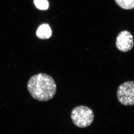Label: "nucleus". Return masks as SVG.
Listing matches in <instances>:
<instances>
[{
	"instance_id": "nucleus-5",
	"label": "nucleus",
	"mask_w": 134,
	"mask_h": 134,
	"mask_svg": "<svg viewBox=\"0 0 134 134\" xmlns=\"http://www.w3.org/2000/svg\"><path fill=\"white\" fill-rule=\"evenodd\" d=\"M36 34L37 37L41 39H47L52 36V30L49 24H43L38 27Z\"/></svg>"
},
{
	"instance_id": "nucleus-3",
	"label": "nucleus",
	"mask_w": 134,
	"mask_h": 134,
	"mask_svg": "<svg viewBox=\"0 0 134 134\" xmlns=\"http://www.w3.org/2000/svg\"><path fill=\"white\" fill-rule=\"evenodd\" d=\"M117 97L123 105H134V81H127L120 85L117 91Z\"/></svg>"
},
{
	"instance_id": "nucleus-7",
	"label": "nucleus",
	"mask_w": 134,
	"mask_h": 134,
	"mask_svg": "<svg viewBox=\"0 0 134 134\" xmlns=\"http://www.w3.org/2000/svg\"><path fill=\"white\" fill-rule=\"evenodd\" d=\"M34 3L36 7L41 10H46L49 6L47 0H34Z\"/></svg>"
},
{
	"instance_id": "nucleus-4",
	"label": "nucleus",
	"mask_w": 134,
	"mask_h": 134,
	"mask_svg": "<svg viewBox=\"0 0 134 134\" xmlns=\"http://www.w3.org/2000/svg\"><path fill=\"white\" fill-rule=\"evenodd\" d=\"M133 35L128 30H122L117 36L115 45L119 51L121 52H128L134 46Z\"/></svg>"
},
{
	"instance_id": "nucleus-1",
	"label": "nucleus",
	"mask_w": 134,
	"mask_h": 134,
	"mask_svg": "<svg viewBox=\"0 0 134 134\" xmlns=\"http://www.w3.org/2000/svg\"><path fill=\"white\" fill-rule=\"evenodd\" d=\"M27 88L32 97L40 101H47L53 99L57 89L54 79L45 73L32 76L28 81Z\"/></svg>"
},
{
	"instance_id": "nucleus-6",
	"label": "nucleus",
	"mask_w": 134,
	"mask_h": 134,
	"mask_svg": "<svg viewBox=\"0 0 134 134\" xmlns=\"http://www.w3.org/2000/svg\"><path fill=\"white\" fill-rule=\"evenodd\" d=\"M118 6L124 10L134 8V0H115Z\"/></svg>"
},
{
	"instance_id": "nucleus-2",
	"label": "nucleus",
	"mask_w": 134,
	"mask_h": 134,
	"mask_svg": "<svg viewBox=\"0 0 134 134\" xmlns=\"http://www.w3.org/2000/svg\"><path fill=\"white\" fill-rule=\"evenodd\" d=\"M71 118L74 124L79 128H85L91 125L94 115L92 109L80 105L74 107L71 111Z\"/></svg>"
}]
</instances>
